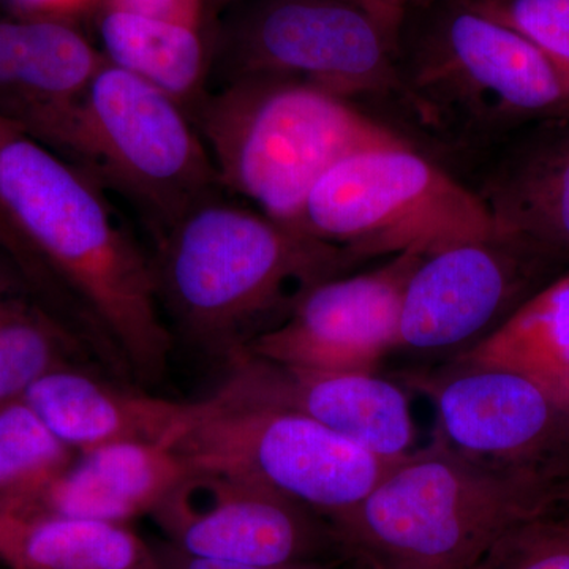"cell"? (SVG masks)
<instances>
[{
	"mask_svg": "<svg viewBox=\"0 0 569 569\" xmlns=\"http://www.w3.org/2000/svg\"><path fill=\"white\" fill-rule=\"evenodd\" d=\"M0 230L22 271L61 288L89 342L138 380H160L173 336L149 254L116 222L99 183L0 114Z\"/></svg>",
	"mask_w": 569,
	"mask_h": 569,
	"instance_id": "cell-1",
	"label": "cell"
},
{
	"mask_svg": "<svg viewBox=\"0 0 569 569\" xmlns=\"http://www.w3.org/2000/svg\"><path fill=\"white\" fill-rule=\"evenodd\" d=\"M156 239L160 309L189 342L227 362L280 323L307 290L361 263L222 193Z\"/></svg>",
	"mask_w": 569,
	"mask_h": 569,
	"instance_id": "cell-2",
	"label": "cell"
},
{
	"mask_svg": "<svg viewBox=\"0 0 569 569\" xmlns=\"http://www.w3.org/2000/svg\"><path fill=\"white\" fill-rule=\"evenodd\" d=\"M397 70L417 118L415 146L449 171L526 123L569 116L567 74L470 0L410 7Z\"/></svg>",
	"mask_w": 569,
	"mask_h": 569,
	"instance_id": "cell-3",
	"label": "cell"
},
{
	"mask_svg": "<svg viewBox=\"0 0 569 569\" xmlns=\"http://www.w3.org/2000/svg\"><path fill=\"white\" fill-rule=\"evenodd\" d=\"M557 479L546 468L470 458L437 437L396 460L332 527L347 552L377 565L470 569L557 508Z\"/></svg>",
	"mask_w": 569,
	"mask_h": 569,
	"instance_id": "cell-4",
	"label": "cell"
},
{
	"mask_svg": "<svg viewBox=\"0 0 569 569\" xmlns=\"http://www.w3.org/2000/svg\"><path fill=\"white\" fill-rule=\"evenodd\" d=\"M190 118L223 192L246 198L295 230L313 187L337 162L410 142L335 93L279 74L223 82L206 93Z\"/></svg>",
	"mask_w": 569,
	"mask_h": 569,
	"instance_id": "cell-5",
	"label": "cell"
},
{
	"mask_svg": "<svg viewBox=\"0 0 569 569\" xmlns=\"http://www.w3.org/2000/svg\"><path fill=\"white\" fill-rule=\"evenodd\" d=\"M222 17L211 48L219 84L249 74L309 81L415 144L417 118L397 70L399 29L367 0H239Z\"/></svg>",
	"mask_w": 569,
	"mask_h": 569,
	"instance_id": "cell-6",
	"label": "cell"
},
{
	"mask_svg": "<svg viewBox=\"0 0 569 569\" xmlns=\"http://www.w3.org/2000/svg\"><path fill=\"white\" fill-rule=\"evenodd\" d=\"M44 146L122 194L156 236L223 192L189 112L108 61Z\"/></svg>",
	"mask_w": 569,
	"mask_h": 569,
	"instance_id": "cell-7",
	"label": "cell"
},
{
	"mask_svg": "<svg viewBox=\"0 0 569 569\" xmlns=\"http://www.w3.org/2000/svg\"><path fill=\"white\" fill-rule=\"evenodd\" d=\"M299 230L356 260L436 252L496 231L481 201L411 142L348 156L307 198Z\"/></svg>",
	"mask_w": 569,
	"mask_h": 569,
	"instance_id": "cell-8",
	"label": "cell"
},
{
	"mask_svg": "<svg viewBox=\"0 0 569 569\" xmlns=\"http://www.w3.org/2000/svg\"><path fill=\"white\" fill-rule=\"evenodd\" d=\"M197 406L176 443L190 466L268 486L331 523L358 507L396 462L293 411L222 406L209 397Z\"/></svg>",
	"mask_w": 569,
	"mask_h": 569,
	"instance_id": "cell-9",
	"label": "cell"
},
{
	"mask_svg": "<svg viewBox=\"0 0 569 569\" xmlns=\"http://www.w3.org/2000/svg\"><path fill=\"white\" fill-rule=\"evenodd\" d=\"M151 516L183 552L246 567L323 563L347 550L312 509L268 486L203 468L192 467Z\"/></svg>",
	"mask_w": 569,
	"mask_h": 569,
	"instance_id": "cell-10",
	"label": "cell"
},
{
	"mask_svg": "<svg viewBox=\"0 0 569 569\" xmlns=\"http://www.w3.org/2000/svg\"><path fill=\"white\" fill-rule=\"evenodd\" d=\"M556 271L529 247L497 231L427 253L403 290L397 350L466 353Z\"/></svg>",
	"mask_w": 569,
	"mask_h": 569,
	"instance_id": "cell-11",
	"label": "cell"
},
{
	"mask_svg": "<svg viewBox=\"0 0 569 569\" xmlns=\"http://www.w3.org/2000/svg\"><path fill=\"white\" fill-rule=\"evenodd\" d=\"M438 415V438L485 462L546 468L561 477L569 468L567 415L538 380L493 362L456 356L436 372L413 373Z\"/></svg>",
	"mask_w": 569,
	"mask_h": 569,
	"instance_id": "cell-12",
	"label": "cell"
},
{
	"mask_svg": "<svg viewBox=\"0 0 569 569\" xmlns=\"http://www.w3.org/2000/svg\"><path fill=\"white\" fill-rule=\"evenodd\" d=\"M422 257L410 250L365 274L317 283L242 351L302 369L376 372L397 350L403 290Z\"/></svg>",
	"mask_w": 569,
	"mask_h": 569,
	"instance_id": "cell-13",
	"label": "cell"
},
{
	"mask_svg": "<svg viewBox=\"0 0 569 569\" xmlns=\"http://www.w3.org/2000/svg\"><path fill=\"white\" fill-rule=\"evenodd\" d=\"M209 399L222 406L293 411L385 460L413 451L410 402L395 381L376 372L302 369L241 351Z\"/></svg>",
	"mask_w": 569,
	"mask_h": 569,
	"instance_id": "cell-14",
	"label": "cell"
},
{
	"mask_svg": "<svg viewBox=\"0 0 569 569\" xmlns=\"http://www.w3.org/2000/svg\"><path fill=\"white\" fill-rule=\"evenodd\" d=\"M497 233L569 263V116L526 123L452 171Z\"/></svg>",
	"mask_w": 569,
	"mask_h": 569,
	"instance_id": "cell-15",
	"label": "cell"
},
{
	"mask_svg": "<svg viewBox=\"0 0 569 569\" xmlns=\"http://www.w3.org/2000/svg\"><path fill=\"white\" fill-rule=\"evenodd\" d=\"M104 63L74 22L0 20V114L47 141Z\"/></svg>",
	"mask_w": 569,
	"mask_h": 569,
	"instance_id": "cell-16",
	"label": "cell"
},
{
	"mask_svg": "<svg viewBox=\"0 0 569 569\" xmlns=\"http://www.w3.org/2000/svg\"><path fill=\"white\" fill-rule=\"evenodd\" d=\"M22 399L78 455L121 441L181 438L198 408L132 391L80 365L39 378Z\"/></svg>",
	"mask_w": 569,
	"mask_h": 569,
	"instance_id": "cell-17",
	"label": "cell"
},
{
	"mask_svg": "<svg viewBox=\"0 0 569 569\" xmlns=\"http://www.w3.org/2000/svg\"><path fill=\"white\" fill-rule=\"evenodd\" d=\"M178 441H121L80 452L47 492L21 511L114 523L151 516L192 471Z\"/></svg>",
	"mask_w": 569,
	"mask_h": 569,
	"instance_id": "cell-18",
	"label": "cell"
},
{
	"mask_svg": "<svg viewBox=\"0 0 569 569\" xmlns=\"http://www.w3.org/2000/svg\"><path fill=\"white\" fill-rule=\"evenodd\" d=\"M0 563L9 569H160V557L130 523L0 511Z\"/></svg>",
	"mask_w": 569,
	"mask_h": 569,
	"instance_id": "cell-19",
	"label": "cell"
},
{
	"mask_svg": "<svg viewBox=\"0 0 569 569\" xmlns=\"http://www.w3.org/2000/svg\"><path fill=\"white\" fill-rule=\"evenodd\" d=\"M96 20L108 62L151 82L192 114L211 78L204 29L107 6Z\"/></svg>",
	"mask_w": 569,
	"mask_h": 569,
	"instance_id": "cell-20",
	"label": "cell"
},
{
	"mask_svg": "<svg viewBox=\"0 0 569 569\" xmlns=\"http://www.w3.org/2000/svg\"><path fill=\"white\" fill-rule=\"evenodd\" d=\"M459 356L519 370L560 400L569 383V274L550 280L492 335Z\"/></svg>",
	"mask_w": 569,
	"mask_h": 569,
	"instance_id": "cell-21",
	"label": "cell"
},
{
	"mask_svg": "<svg viewBox=\"0 0 569 569\" xmlns=\"http://www.w3.org/2000/svg\"><path fill=\"white\" fill-rule=\"evenodd\" d=\"M86 339L61 317L22 293L0 261V407L22 399L39 378L80 365Z\"/></svg>",
	"mask_w": 569,
	"mask_h": 569,
	"instance_id": "cell-22",
	"label": "cell"
},
{
	"mask_svg": "<svg viewBox=\"0 0 569 569\" xmlns=\"http://www.w3.org/2000/svg\"><path fill=\"white\" fill-rule=\"evenodd\" d=\"M77 455L24 399L0 407V511L32 507Z\"/></svg>",
	"mask_w": 569,
	"mask_h": 569,
	"instance_id": "cell-23",
	"label": "cell"
},
{
	"mask_svg": "<svg viewBox=\"0 0 569 569\" xmlns=\"http://www.w3.org/2000/svg\"><path fill=\"white\" fill-rule=\"evenodd\" d=\"M522 33L569 78V0H470Z\"/></svg>",
	"mask_w": 569,
	"mask_h": 569,
	"instance_id": "cell-24",
	"label": "cell"
},
{
	"mask_svg": "<svg viewBox=\"0 0 569 569\" xmlns=\"http://www.w3.org/2000/svg\"><path fill=\"white\" fill-rule=\"evenodd\" d=\"M486 569H569V508H556L509 535Z\"/></svg>",
	"mask_w": 569,
	"mask_h": 569,
	"instance_id": "cell-25",
	"label": "cell"
},
{
	"mask_svg": "<svg viewBox=\"0 0 569 569\" xmlns=\"http://www.w3.org/2000/svg\"><path fill=\"white\" fill-rule=\"evenodd\" d=\"M103 6L204 29L208 0H104ZM102 6V7H103Z\"/></svg>",
	"mask_w": 569,
	"mask_h": 569,
	"instance_id": "cell-26",
	"label": "cell"
},
{
	"mask_svg": "<svg viewBox=\"0 0 569 569\" xmlns=\"http://www.w3.org/2000/svg\"><path fill=\"white\" fill-rule=\"evenodd\" d=\"M24 18H44L74 22L78 18L96 14L104 0H9Z\"/></svg>",
	"mask_w": 569,
	"mask_h": 569,
	"instance_id": "cell-27",
	"label": "cell"
},
{
	"mask_svg": "<svg viewBox=\"0 0 569 569\" xmlns=\"http://www.w3.org/2000/svg\"><path fill=\"white\" fill-rule=\"evenodd\" d=\"M157 550H159L160 569H263L192 556V553L183 552V550L176 548V546L168 541L157 546ZM299 567H301V565H299ZM296 568L298 567L283 569Z\"/></svg>",
	"mask_w": 569,
	"mask_h": 569,
	"instance_id": "cell-28",
	"label": "cell"
},
{
	"mask_svg": "<svg viewBox=\"0 0 569 569\" xmlns=\"http://www.w3.org/2000/svg\"><path fill=\"white\" fill-rule=\"evenodd\" d=\"M556 498L557 507L569 508V471L557 479Z\"/></svg>",
	"mask_w": 569,
	"mask_h": 569,
	"instance_id": "cell-29",
	"label": "cell"
},
{
	"mask_svg": "<svg viewBox=\"0 0 569 569\" xmlns=\"http://www.w3.org/2000/svg\"><path fill=\"white\" fill-rule=\"evenodd\" d=\"M238 2L239 0H208V9H206V13H208V17H213V14L219 17V14L224 13V11Z\"/></svg>",
	"mask_w": 569,
	"mask_h": 569,
	"instance_id": "cell-30",
	"label": "cell"
},
{
	"mask_svg": "<svg viewBox=\"0 0 569 569\" xmlns=\"http://www.w3.org/2000/svg\"><path fill=\"white\" fill-rule=\"evenodd\" d=\"M561 407H563L565 415H567L568 432H569V383L565 388L563 395L560 397ZM569 471V470H568Z\"/></svg>",
	"mask_w": 569,
	"mask_h": 569,
	"instance_id": "cell-31",
	"label": "cell"
},
{
	"mask_svg": "<svg viewBox=\"0 0 569 569\" xmlns=\"http://www.w3.org/2000/svg\"><path fill=\"white\" fill-rule=\"evenodd\" d=\"M378 569H426V568L391 567V565H378ZM470 569H486V563H481V565H479V567H475V568H470Z\"/></svg>",
	"mask_w": 569,
	"mask_h": 569,
	"instance_id": "cell-32",
	"label": "cell"
},
{
	"mask_svg": "<svg viewBox=\"0 0 569 569\" xmlns=\"http://www.w3.org/2000/svg\"><path fill=\"white\" fill-rule=\"evenodd\" d=\"M296 569H328V568H326L323 563H309V565H301V567H298Z\"/></svg>",
	"mask_w": 569,
	"mask_h": 569,
	"instance_id": "cell-33",
	"label": "cell"
}]
</instances>
